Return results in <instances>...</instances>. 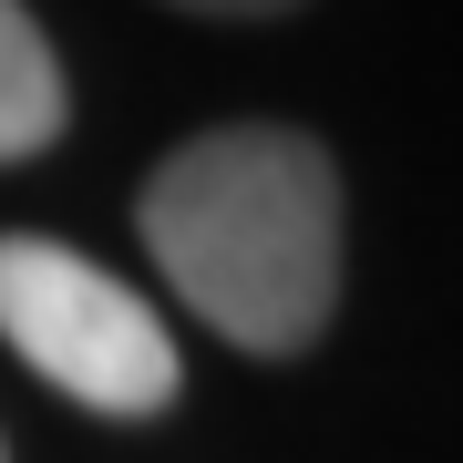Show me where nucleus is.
Masks as SVG:
<instances>
[{
  "mask_svg": "<svg viewBox=\"0 0 463 463\" xmlns=\"http://www.w3.org/2000/svg\"><path fill=\"white\" fill-rule=\"evenodd\" d=\"M145 258L216 340L288 361L340 309V165L298 124H216L145 175Z\"/></svg>",
  "mask_w": 463,
  "mask_h": 463,
  "instance_id": "1",
  "label": "nucleus"
},
{
  "mask_svg": "<svg viewBox=\"0 0 463 463\" xmlns=\"http://www.w3.org/2000/svg\"><path fill=\"white\" fill-rule=\"evenodd\" d=\"M0 340L103 422H155L185 392V350L165 340V319L114 268L52 237H0Z\"/></svg>",
  "mask_w": 463,
  "mask_h": 463,
  "instance_id": "2",
  "label": "nucleus"
},
{
  "mask_svg": "<svg viewBox=\"0 0 463 463\" xmlns=\"http://www.w3.org/2000/svg\"><path fill=\"white\" fill-rule=\"evenodd\" d=\"M62 114H72V93H62V62H52L42 21L21 0H0V165L42 155L62 134Z\"/></svg>",
  "mask_w": 463,
  "mask_h": 463,
  "instance_id": "3",
  "label": "nucleus"
},
{
  "mask_svg": "<svg viewBox=\"0 0 463 463\" xmlns=\"http://www.w3.org/2000/svg\"><path fill=\"white\" fill-rule=\"evenodd\" d=\"M175 11H206V21H279L298 0H175Z\"/></svg>",
  "mask_w": 463,
  "mask_h": 463,
  "instance_id": "4",
  "label": "nucleus"
}]
</instances>
